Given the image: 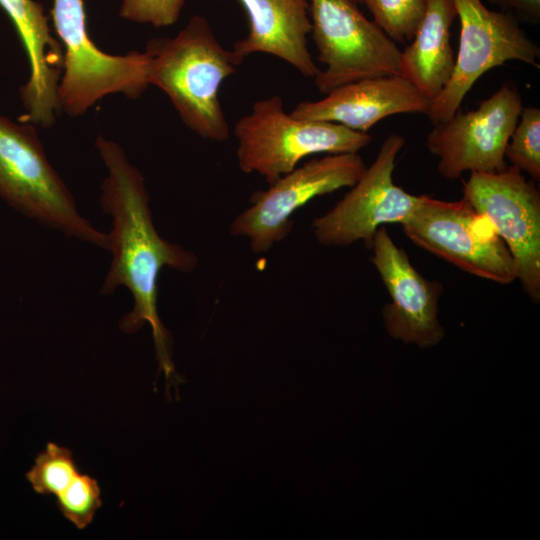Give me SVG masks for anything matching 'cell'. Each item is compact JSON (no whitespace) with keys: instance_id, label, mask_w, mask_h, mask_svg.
Returning <instances> with one entry per match:
<instances>
[{"instance_id":"cell-1","label":"cell","mask_w":540,"mask_h":540,"mask_svg":"<svg viewBox=\"0 0 540 540\" xmlns=\"http://www.w3.org/2000/svg\"><path fill=\"white\" fill-rule=\"evenodd\" d=\"M98 153L107 169L100 205L112 220L108 234L112 260L100 293L111 295L125 287L133 307L120 320V329L135 333L148 323L152 330L159 371L175 375L171 359L172 337L158 314V281L163 268L188 273L198 264L196 255L163 239L154 226L144 177L130 163L121 146L98 135Z\"/></svg>"},{"instance_id":"cell-2","label":"cell","mask_w":540,"mask_h":540,"mask_svg":"<svg viewBox=\"0 0 540 540\" xmlns=\"http://www.w3.org/2000/svg\"><path fill=\"white\" fill-rule=\"evenodd\" d=\"M145 52L149 84L168 96L183 124L202 139L226 141L229 123L218 94L244 57L222 46L200 15L172 38L151 39Z\"/></svg>"},{"instance_id":"cell-3","label":"cell","mask_w":540,"mask_h":540,"mask_svg":"<svg viewBox=\"0 0 540 540\" xmlns=\"http://www.w3.org/2000/svg\"><path fill=\"white\" fill-rule=\"evenodd\" d=\"M239 169L272 184L315 154L358 153L372 140L337 123L287 113L279 95L259 99L234 125Z\"/></svg>"},{"instance_id":"cell-4","label":"cell","mask_w":540,"mask_h":540,"mask_svg":"<svg viewBox=\"0 0 540 540\" xmlns=\"http://www.w3.org/2000/svg\"><path fill=\"white\" fill-rule=\"evenodd\" d=\"M0 196L37 222L107 249L108 234L77 210L70 190L51 165L35 125L0 115Z\"/></svg>"},{"instance_id":"cell-5","label":"cell","mask_w":540,"mask_h":540,"mask_svg":"<svg viewBox=\"0 0 540 540\" xmlns=\"http://www.w3.org/2000/svg\"><path fill=\"white\" fill-rule=\"evenodd\" d=\"M52 18L64 50L60 110L79 117L107 95L120 93L135 100L145 92L150 85L147 53L112 55L100 50L89 36L83 0H53Z\"/></svg>"},{"instance_id":"cell-6","label":"cell","mask_w":540,"mask_h":540,"mask_svg":"<svg viewBox=\"0 0 540 540\" xmlns=\"http://www.w3.org/2000/svg\"><path fill=\"white\" fill-rule=\"evenodd\" d=\"M354 0H309L311 34L325 66L314 84L323 94L369 77L400 75L401 50Z\"/></svg>"},{"instance_id":"cell-7","label":"cell","mask_w":540,"mask_h":540,"mask_svg":"<svg viewBox=\"0 0 540 540\" xmlns=\"http://www.w3.org/2000/svg\"><path fill=\"white\" fill-rule=\"evenodd\" d=\"M401 226L414 244L464 272L504 285L516 280L507 246L463 198L444 201L423 195Z\"/></svg>"},{"instance_id":"cell-8","label":"cell","mask_w":540,"mask_h":540,"mask_svg":"<svg viewBox=\"0 0 540 540\" xmlns=\"http://www.w3.org/2000/svg\"><path fill=\"white\" fill-rule=\"evenodd\" d=\"M366 169L358 153L327 154L297 166L265 190L255 191L249 206L233 219L229 232L245 237L252 252L269 251L292 230V216L312 199L352 187Z\"/></svg>"},{"instance_id":"cell-9","label":"cell","mask_w":540,"mask_h":540,"mask_svg":"<svg viewBox=\"0 0 540 540\" xmlns=\"http://www.w3.org/2000/svg\"><path fill=\"white\" fill-rule=\"evenodd\" d=\"M454 4L460 24L459 47L453 74L426 114L433 124L451 118L487 71L512 60L539 67L540 48L516 16L490 10L481 0H454Z\"/></svg>"},{"instance_id":"cell-10","label":"cell","mask_w":540,"mask_h":540,"mask_svg":"<svg viewBox=\"0 0 540 540\" xmlns=\"http://www.w3.org/2000/svg\"><path fill=\"white\" fill-rule=\"evenodd\" d=\"M463 199L487 218L507 246L526 295L540 301V193L518 168L470 172Z\"/></svg>"},{"instance_id":"cell-11","label":"cell","mask_w":540,"mask_h":540,"mask_svg":"<svg viewBox=\"0 0 540 540\" xmlns=\"http://www.w3.org/2000/svg\"><path fill=\"white\" fill-rule=\"evenodd\" d=\"M405 139L391 133L382 142L373 163L345 196L312 222L316 240L328 247H347L358 241L371 249L377 230L406 220L423 195H412L393 181L396 158Z\"/></svg>"},{"instance_id":"cell-12","label":"cell","mask_w":540,"mask_h":540,"mask_svg":"<svg viewBox=\"0 0 540 540\" xmlns=\"http://www.w3.org/2000/svg\"><path fill=\"white\" fill-rule=\"evenodd\" d=\"M523 108L521 94L506 82L476 109H458L448 120L433 124L426 140L446 179L464 172H500L508 167L505 149Z\"/></svg>"},{"instance_id":"cell-13","label":"cell","mask_w":540,"mask_h":540,"mask_svg":"<svg viewBox=\"0 0 540 540\" xmlns=\"http://www.w3.org/2000/svg\"><path fill=\"white\" fill-rule=\"evenodd\" d=\"M371 249L370 261L391 299L382 308L388 334L420 348L439 344L444 337L438 318L441 283L424 277L383 226L375 233Z\"/></svg>"},{"instance_id":"cell-14","label":"cell","mask_w":540,"mask_h":540,"mask_svg":"<svg viewBox=\"0 0 540 540\" xmlns=\"http://www.w3.org/2000/svg\"><path fill=\"white\" fill-rule=\"evenodd\" d=\"M430 104L431 100L407 79L401 75H388L363 78L336 87L320 100L298 103L291 114L367 132L389 116L427 114Z\"/></svg>"},{"instance_id":"cell-15","label":"cell","mask_w":540,"mask_h":540,"mask_svg":"<svg viewBox=\"0 0 540 540\" xmlns=\"http://www.w3.org/2000/svg\"><path fill=\"white\" fill-rule=\"evenodd\" d=\"M27 54L30 74L20 88L25 113L19 121L44 128L60 112L58 86L64 69V50L51 33L43 6L34 0H0Z\"/></svg>"},{"instance_id":"cell-16","label":"cell","mask_w":540,"mask_h":540,"mask_svg":"<svg viewBox=\"0 0 540 540\" xmlns=\"http://www.w3.org/2000/svg\"><path fill=\"white\" fill-rule=\"evenodd\" d=\"M247 14L249 32L233 50L242 57L264 53L277 57L307 78L319 68L308 49L309 0H237Z\"/></svg>"},{"instance_id":"cell-17","label":"cell","mask_w":540,"mask_h":540,"mask_svg":"<svg viewBox=\"0 0 540 540\" xmlns=\"http://www.w3.org/2000/svg\"><path fill=\"white\" fill-rule=\"evenodd\" d=\"M456 18L454 0H427L411 43L401 51L400 75L431 101L443 91L454 71L451 27Z\"/></svg>"},{"instance_id":"cell-18","label":"cell","mask_w":540,"mask_h":540,"mask_svg":"<svg viewBox=\"0 0 540 540\" xmlns=\"http://www.w3.org/2000/svg\"><path fill=\"white\" fill-rule=\"evenodd\" d=\"M79 473L72 451L49 442L36 456L26 478L36 493L57 497Z\"/></svg>"},{"instance_id":"cell-19","label":"cell","mask_w":540,"mask_h":540,"mask_svg":"<svg viewBox=\"0 0 540 540\" xmlns=\"http://www.w3.org/2000/svg\"><path fill=\"white\" fill-rule=\"evenodd\" d=\"M373 16V22L394 42L414 37L426 11L427 0H359Z\"/></svg>"},{"instance_id":"cell-20","label":"cell","mask_w":540,"mask_h":540,"mask_svg":"<svg viewBox=\"0 0 540 540\" xmlns=\"http://www.w3.org/2000/svg\"><path fill=\"white\" fill-rule=\"evenodd\" d=\"M511 166L540 180V109L523 107L505 149Z\"/></svg>"},{"instance_id":"cell-21","label":"cell","mask_w":540,"mask_h":540,"mask_svg":"<svg viewBox=\"0 0 540 540\" xmlns=\"http://www.w3.org/2000/svg\"><path fill=\"white\" fill-rule=\"evenodd\" d=\"M56 498L62 515L78 529L86 528L102 505L98 481L83 473H79Z\"/></svg>"},{"instance_id":"cell-22","label":"cell","mask_w":540,"mask_h":540,"mask_svg":"<svg viewBox=\"0 0 540 540\" xmlns=\"http://www.w3.org/2000/svg\"><path fill=\"white\" fill-rule=\"evenodd\" d=\"M119 15L126 20L168 27L177 22L185 0H120Z\"/></svg>"},{"instance_id":"cell-23","label":"cell","mask_w":540,"mask_h":540,"mask_svg":"<svg viewBox=\"0 0 540 540\" xmlns=\"http://www.w3.org/2000/svg\"><path fill=\"white\" fill-rule=\"evenodd\" d=\"M502 11L519 16L521 19L536 24L540 21V0H488Z\"/></svg>"},{"instance_id":"cell-24","label":"cell","mask_w":540,"mask_h":540,"mask_svg":"<svg viewBox=\"0 0 540 540\" xmlns=\"http://www.w3.org/2000/svg\"><path fill=\"white\" fill-rule=\"evenodd\" d=\"M355 2L359 3V0H354Z\"/></svg>"}]
</instances>
